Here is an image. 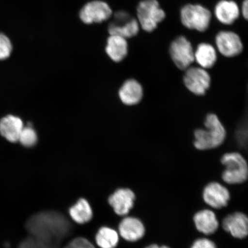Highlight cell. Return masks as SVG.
Instances as JSON below:
<instances>
[{
	"mask_svg": "<svg viewBox=\"0 0 248 248\" xmlns=\"http://www.w3.org/2000/svg\"><path fill=\"white\" fill-rule=\"evenodd\" d=\"M204 125V128L197 129L194 132L195 148L201 151L212 150L224 143L226 129L216 114H207Z\"/></svg>",
	"mask_w": 248,
	"mask_h": 248,
	"instance_id": "cell-1",
	"label": "cell"
},
{
	"mask_svg": "<svg viewBox=\"0 0 248 248\" xmlns=\"http://www.w3.org/2000/svg\"><path fill=\"white\" fill-rule=\"evenodd\" d=\"M221 161L225 166L222 176L223 181L231 185L240 184L247 181L248 164L243 155L235 152L225 154Z\"/></svg>",
	"mask_w": 248,
	"mask_h": 248,
	"instance_id": "cell-2",
	"label": "cell"
},
{
	"mask_svg": "<svg viewBox=\"0 0 248 248\" xmlns=\"http://www.w3.org/2000/svg\"><path fill=\"white\" fill-rule=\"evenodd\" d=\"M136 11L139 26L147 32H153L166 18L165 12L157 0H142Z\"/></svg>",
	"mask_w": 248,
	"mask_h": 248,
	"instance_id": "cell-3",
	"label": "cell"
},
{
	"mask_svg": "<svg viewBox=\"0 0 248 248\" xmlns=\"http://www.w3.org/2000/svg\"><path fill=\"white\" fill-rule=\"evenodd\" d=\"M180 16L182 24L185 27L201 32L208 29L212 19V14L209 9L200 4L185 5L181 9Z\"/></svg>",
	"mask_w": 248,
	"mask_h": 248,
	"instance_id": "cell-4",
	"label": "cell"
},
{
	"mask_svg": "<svg viewBox=\"0 0 248 248\" xmlns=\"http://www.w3.org/2000/svg\"><path fill=\"white\" fill-rule=\"evenodd\" d=\"M169 52L173 63L180 70H186L194 62L193 46L184 36H178L170 43Z\"/></svg>",
	"mask_w": 248,
	"mask_h": 248,
	"instance_id": "cell-5",
	"label": "cell"
},
{
	"mask_svg": "<svg viewBox=\"0 0 248 248\" xmlns=\"http://www.w3.org/2000/svg\"><path fill=\"white\" fill-rule=\"evenodd\" d=\"M113 15V19L108 25L110 35H118L126 39L138 35L140 27L137 18H133L126 11H120Z\"/></svg>",
	"mask_w": 248,
	"mask_h": 248,
	"instance_id": "cell-6",
	"label": "cell"
},
{
	"mask_svg": "<svg viewBox=\"0 0 248 248\" xmlns=\"http://www.w3.org/2000/svg\"><path fill=\"white\" fill-rule=\"evenodd\" d=\"M185 71L184 82L186 88L195 95L205 94L212 82V79L207 70L200 66H190Z\"/></svg>",
	"mask_w": 248,
	"mask_h": 248,
	"instance_id": "cell-7",
	"label": "cell"
},
{
	"mask_svg": "<svg viewBox=\"0 0 248 248\" xmlns=\"http://www.w3.org/2000/svg\"><path fill=\"white\" fill-rule=\"evenodd\" d=\"M112 15L110 6L101 0L87 3L79 12L80 19L86 24L101 23L109 19Z\"/></svg>",
	"mask_w": 248,
	"mask_h": 248,
	"instance_id": "cell-8",
	"label": "cell"
},
{
	"mask_svg": "<svg viewBox=\"0 0 248 248\" xmlns=\"http://www.w3.org/2000/svg\"><path fill=\"white\" fill-rule=\"evenodd\" d=\"M136 195L131 189L119 187L108 198V202L117 216L125 217L134 206Z\"/></svg>",
	"mask_w": 248,
	"mask_h": 248,
	"instance_id": "cell-9",
	"label": "cell"
},
{
	"mask_svg": "<svg viewBox=\"0 0 248 248\" xmlns=\"http://www.w3.org/2000/svg\"><path fill=\"white\" fill-rule=\"evenodd\" d=\"M216 45L219 53L226 58L236 57L243 51L240 37L230 31H222L217 33Z\"/></svg>",
	"mask_w": 248,
	"mask_h": 248,
	"instance_id": "cell-10",
	"label": "cell"
},
{
	"mask_svg": "<svg viewBox=\"0 0 248 248\" xmlns=\"http://www.w3.org/2000/svg\"><path fill=\"white\" fill-rule=\"evenodd\" d=\"M117 231L123 240L133 243L143 237L145 229L139 219L131 216H125L120 220Z\"/></svg>",
	"mask_w": 248,
	"mask_h": 248,
	"instance_id": "cell-11",
	"label": "cell"
},
{
	"mask_svg": "<svg viewBox=\"0 0 248 248\" xmlns=\"http://www.w3.org/2000/svg\"><path fill=\"white\" fill-rule=\"evenodd\" d=\"M205 203L215 209H221L227 206L230 200V193L225 186L217 182L207 185L203 192Z\"/></svg>",
	"mask_w": 248,
	"mask_h": 248,
	"instance_id": "cell-12",
	"label": "cell"
},
{
	"mask_svg": "<svg viewBox=\"0 0 248 248\" xmlns=\"http://www.w3.org/2000/svg\"><path fill=\"white\" fill-rule=\"evenodd\" d=\"M222 226L234 238L243 239L248 235V219L243 213L236 212L225 217Z\"/></svg>",
	"mask_w": 248,
	"mask_h": 248,
	"instance_id": "cell-13",
	"label": "cell"
},
{
	"mask_svg": "<svg viewBox=\"0 0 248 248\" xmlns=\"http://www.w3.org/2000/svg\"><path fill=\"white\" fill-rule=\"evenodd\" d=\"M121 101L127 106H133L140 103L144 96L142 85L134 79L126 80L119 91Z\"/></svg>",
	"mask_w": 248,
	"mask_h": 248,
	"instance_id": "cell-14",
	"label": "cell"
},
{
	"mask_svg": "<svg viewBox=\"0 0 248 248\" xmlns=\"http://www.w3.org/2000/svg\"><path fill=\"white\" fill-rule=\"evenodd\" d=\"M240 14L237 3L230 0H221L217 3L215 8L217 19L224 25L233 24Z\"/></svg>",
	"mask_w": 248,
	"mask_h": 248,
	"instance_id": "cell-15",
	"label": "cell"
},
{
	"mask_svg": "<svg viewBox=\"0 0 248 248\" xmlns=\"http://www.w3.org/2000/svg\"><path fill=\"white\" fill-rule=\"evenodd\" d=\"M24 128L23 121L19 117L8 115L0 120V133L9 142H18V138Z\"/></svg>",
	"mask_w": 248,
	"mask_h": 248,
	"instance_id": "cell-16",
	"label": "cell"
},
{
	"mask_svg": "<svg viewBox=\"0 0 248 248\" xmlns=\"http://www.w3.org/2000/svg\"><path fill=\"white\" fill-rule=\"evenodd\" d=\"M72 221L77 224L83 225L91 221L93 211L91 204L84 198H80L70 207L68 211Z\"/></svg>",
	"mask_w": 248,
	"mask_h": 248,
	"instance_id": "cell-17",
	"label": "cell"
},
{
	"mask_svg": "<svg viewBox=\"0 0 248 248\" xmlns=\"http://www.w3.org/2000/svg\"><path fill=\"white\" fill-rule=\"evenodd\" d=\"M194 222L197 230L206 235L215 233L219 226L215 213L210 210H201L195 214Z\"/></svg>",
	"mask_w": 248,
	"mask_h": 248,
	"instance_id": "cell-18",
	"label": "cell"
},
{
	"mask_svg": "<svg viewBox=\"0 0 248 248\" xmlns=\"http://www.w3.org/2000/svg\"><path fill=\"white\" fill-rule=\"evenodd\" d=\"M107 54L111 60L120 62L125 58L128 52L127 39L122 36L110 35L107 40Z\"/></svg>",
	"mask_w": 248,
	"mask_h": 248,
	"instance_id": "cell-19",
	"label": "cell"
},
{
	"mask_svg": "<svg viewBox=\"0 0 248 248\" xmlns=\"http://www.w3.org/2000/svg\"><path fill=\"white\" fill-rule=\"evenodd\" d=\"M217 61L216 49L209 43H200L194 51V61L203 69H211L215 66Z\"/></svg>",
	"mask_w": 248,
	"mask_h": 248,
	"instance_id": "cell-20",
	"label": "cell"
},
{
	"mask_svg": "<svg viewBox=\"0 0 248 248\" xmlns=\"http://www.w3.org/2000/svg\"><path fill=\"white\" fill-rule=\"evenodd\" d=\"M119 232L115 229L102 226L94 237V244L98 248H116L120 242Z\"/></svg>",
	"mask_w": 248,
	"mask_h": 248,
	"instance_id": "cell-21",
	"label": "cell"
},
{
	"mask_svg": "<svg viewBox=\"0 0 248 248\" xmlns=\"http://www.w3.org/2000/svg\"><path fill=\"white\" fill-rule=\"evenodd\" d=\"M38 138L37 133L32 127L24 126L18 138V141L23 147L30 148L35 146L38 142Z\"/></svg>",
	"mask_w": 248,
	"mask_h": 248,
	"instance_id": "cell-22",
	"label": "cell"
},
{
	"mask_svg": "<svg viewBox=\"0 0 248 248\" xmlns=\"http://www.w3.org/2000/svg\"><path fill=\"white\" fill-rule=\"evenodd\" d=\"M63 248H97V247L85 237H77L68 242Z\"/></svg>",
	"mask_w": 248,
	"mask_h": 248,
	"instance_id": "cell-23",
	"label": "cell"
},
{
	"mask_svg": "<svg viewBox=\"0 0 248 248\" xmlns=\"http://www.w3.org/2000/svg\"><path fill=\"white\" fill-rule=\"evenodd\" d=\"M12 51L10 40L4 34L0 33V60H5L9 57Z\"/></svg>",
	"mask_w": 248,
	"mask_h": 248,
	"instance_id": "cell-24",
	"label": "cell"
},
{
	"mask_svg": "<svg viewBox=\"0 0 248 248\" xmlns=\"http://www.w3.org/2000/svg\"><path fill=\"white\" fill-rule=\"evenodd\" d=\"M191 248H217L214 242L207 238H200L194 242Z\"/></svg>",
	"mask_w": 248,
	"mask_h": 248,
	"instance_id": "cell-25",
	"label": "cell"
},
{
	"mask_svg": "<svg viewBox=\"0 0 248 248\" xmlns=\"http://www.w3.org/2000/svg\"><path fill=\"white\" fill-rule=\"evenodd\" d=\"M240 13L246 20L248 18V0H244L242 4Z\"/></svg>",
	"mask_w": 248,
	"mask_h": 248,
	"instance_id": "cell-26",
	"label": "cell"
},
{
	"mask_svg": "<svg viewBox=\"0 0 248 248\" xmlns=\"http://www.w3.org/2000/svg\"><path fill=\"white\" fill-rule=\"evenodd\" d=\"M145 248H170L169 247L167 246H158L156 244H152L150 245V246H148L147 247Z\"/></svg>",
	"mask_w": 248,
	"mask_h": 248,
	"instance_id": "cell-27",
	"label": "cell"
}]
</instances>
